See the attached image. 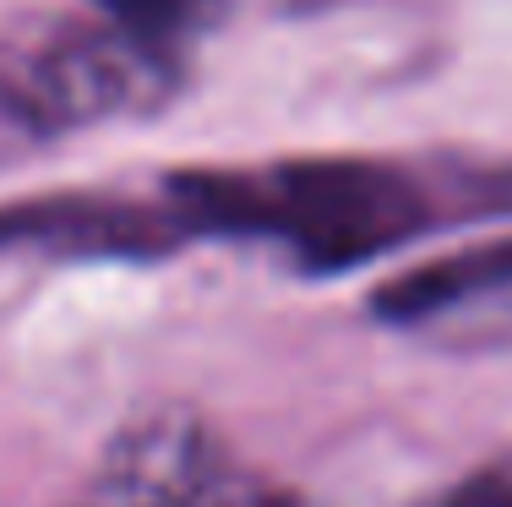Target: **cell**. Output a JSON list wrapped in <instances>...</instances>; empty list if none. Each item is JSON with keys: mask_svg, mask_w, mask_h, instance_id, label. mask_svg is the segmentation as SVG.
<instances>
[{"mask_svg": "<svg viewBox=\"0 0 512 507\" xmlns=\"http://www.w3.org/2000/svg\"><path fill=\"white\" fill-rule=\"evenodd\" d=\"M186 82V50L99 11H50L0 33V110L60 137L109 120H148Z\"/></svg>", "mask_w": 512, "mask_h": 507, "instance_id": "cell-2", "label": "cell"}, {"mask_svg": "<svg viewBox=\"0 0 512 507\" xmlns=\"http://www.w3.org/2000/svg\"><path fill=\"white\" fill-rule=\"evenodd\" d=\"M88 507H300L246 469L202 420L158 415L120 431Z\"/></svg>", "mask_w": 512, "mask_h": 507, "instance_id": "cell-3", "label": "cell"}, {"mask_svg": "<svg viewBox=\"0 0 512 507\" xmlns=\"http://www.w3.org/2000/svg\"><path fill=\"white\" fill-rule=\"evenodd\" d=\"M169 208L191 229L289 246L306 268L338 273L409 240L425 191L371 159H289L267 169H197L169 180Z\"/></svg>", "mask_w": 512, "mask_h": 507, "instance_id": "cell-1", "label": "cell"}, {"mask_svg": "<svg viewBox=\"0 0 512 507\" xmlns=\"http://www.w3.org/2000/svg\"><path fill=\"white\" fill-rule=\"evenodd\" d=\"M447 507H512V475L507 469H485V475L463 480L447 497Z\"/></svg>", "mask_w": 512, "mask_h": 507, "instance_id": "cell-5", "label": "cell"}, {"mask_svg": "<svg viewBox=\"0 0 512 507\" xmlns=\"http://www.w3.org/2000/svg\"><path fill=\"white\" fill-rule=\"evenodd\" d=\"M284 6H295V11H300V6H322V0H284Z\"/></svg>", "mask_w": 512, "mask_h": 507, "instance_id": "cell-6", "label": "cell"}, {"mask_svg": "<svg viewBox=\"0 0 512 507\" xmlns=\"http://www.w3.org/2000/svg\"><path fill=\"white\" fill-rule=\"evenodd\" d=\"M88 11L126 22V28L148 33V39L169 44V50H186L197 33L224 22L229 0H88Z\"/></svg>", "mask_w": 512, "mask_h": 507, "instance_id": "cell-4", "label": "cell"}]
</instances>
